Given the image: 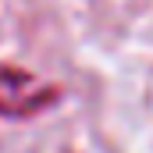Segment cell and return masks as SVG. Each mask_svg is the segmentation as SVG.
Segmentation results:
<instances>
[{"label":"cell","mask_w":153,"mask_h":153,"mask_svg":"<svg viewBox=\"0 0 153 153\" xmlns=\"http://www.w3.org/2000/svg\"><path fill=\"white\" fill-rule=\"evenodd\" d=\"M61 100V85L18 64H0V117H36Z\"/></svg>","instance_id":"6da1fadb"}]
</instances>
